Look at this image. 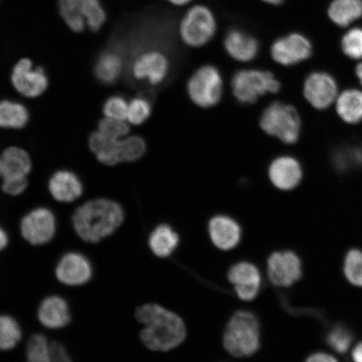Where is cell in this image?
Here are the masks:
<instances>
[{
    "label": "cell",
    "instance_id": "cell-1",
    "mask_svg": "<svg viewBox=\"0 0 362 362\" xmlns=\"http://www.w3.org/2000/svg\"><path fill=\"white\" fill-rule=\"evenodd\" d=\"M135 318L143 325L140 339L148 350L167 352L183 343L187 325L181 317L160 305L148 303L135 311Z\"/></svg>",
    "mask_w": 362,
    "mask_h": 362
},
{
    "label": "cell",
    "instance_id": "cell-2",
    "mask_svg": "<svg viewBox=\"0 0 362 362\" xmlns=\"http://www.w3.org/2000/svg\"><path fill=\"white\" fill-rule=\"evenodd\" d=\"M124 217L119 203L100 198L79 206L72 216V225L83 241L96 244L115 233L123 224Z\"/></svg>",
    "mask_w": 362,
    "mask_h": 362
},
{
    "label": "cell",
    "instance_id": "cell-3",
    "mask_svg": "<svg viewBox=\"0 0 362 362\" xmlns=\"http://www.w3.org/2000/svg\"><path fill=\"white\" fill-rule=\"evenodd\" d=\"M224 349L235 358H247L259 350L260 324L248 310H238L230 317L223 333Z\"/></svg>",
    "mask_w": 362,
    "mask_h": 362
},
{
    "label": "cell",
    "instance_id": "cell-4",
    "mask_svg": "<svg viewBox=\"0 0 362 362\" xmlns=\"http://www.w3.org/2000/svg\"><path fill=\"white\" fill-rule=\"evenodd\" d=\"M260 127L272 137L292 144L300 138L301 120L296 107L282 102H274L262 112Z\"/></svg>",
    "mask_w": 362,
    "mask_h": 362
},
{
    "label": "cell",
    "instance_id": "cell-5",
    "mask_svg": "<svg viewBox=\"0 0 362 362\" xmlns=\"http://www.w3.org/2000/svg\"><path fill=\"white\" fill-rule=\"evenodd\" d=\"M281 85L272 72L259 69L241 70L234 74L232 90L234 97L243 104H253L267 94H275Z\"/></svg>",
    "mask_w": 362,
    "mask_h": 362
},
{
    "label": "cell",
    "instance_id": "cell-6",
    "mask_svg": "<svg viewBox=\"0 0 362 362\" xmlns=\"http://www.w3.org/2000/svg\"><path fill=\"white\" fill-rule=\"evenodd\" d=\"M58 7L62 20L76 33H83L87 27L98 31L107 19L99 0H59Z\"/></svg>",
    "mask_w": 362,
    "mask_h": 362
},
{
    "label": "cell",
    "instance_id": "cell-7",
    "mask_svg": "<svg viewBox=\"0 0 362 362\" xmlns=\"http://www.w3.org/2000/svg\"><path fill=\"white\" fill-rule=\"evenodd\" d=\"M216 20L214 12L205 6L189 8L179 25L181 40L191 47H202L214 37Z\"/></svg>",
    "mask_w": 362,
    "mask_h": 362
},
{
    "label": "cell",
    "instance_id": "cell-8",
    "mask_svg": "<svg viewBox=\"0 0 362 362\" xmlns=\"http://www.w3.org/2000/svg\"><path fill=\"white\" fill-rule=\"evenodd\" d=\"M187 92L197 106L209 108L221 101L223 92V80L221 72L214 66H203L188 81Z\"/></svg>",
    "mask_w": 362,
    "mask_h": 362
},
{
    "label": "cell",
    "instance_id": "cell-9",
    "mask_svg": "<svg viewBox=\"0 0 362 362\" xmlns=\"http://www.w3.org/2000/svg\"><path fill=\"white\" fill-rule=\"evenodd\" d=\"M56 232V216L48 208H35L21 221L22 237L33 246H43L49 243L55 237Z\"/></svg>",
    "mask_w": 362,
    "mask_h": 362
},
{
    "label": "cell",
    "instance_id": "cell-10",
    "mask_svg": "<svg viewBox=\"0 0 362 362\" xmlns=\"http://www.w3.org/2000/svg\"><path fill=\"white\" fill-rule=\"evenodd\" d=\"M267 274L274 286L291 287L302 278V260L293 251H276L267 261Z\"/></svg>",
    "mask_w": 362,
    "mask_h": 362
},
{
    "label": "cell",
    "instance_id": "cell-11",
    "mask_svg": "<svg viewBox=\"0 0 362 362\" xmlns=\"http://www.w3.org/2000/svg\"><path fill=\"white\" fill-rule=\"evenodd\" d=\"M11 83L22 96L35 98L47 90L49 81L43 68L35 66L28 58H23L13 68Z\"/></svg>",
    "mask_w": 362,
    "mask_h": 362
},
{
    "label": "cell",
    "instance_id": "cell-12",
    "mask_svg": "<svg viewBox=\"0 0 362 362\" xmlns=\"http://www.w3.org/2000/svg\"><path fill=\"white\" fill-rule=\"evenodd\" d=\"M59 282L70 287L83 286L93 275L92 262L83 253L70 252L58 261L55 270Z\"/></svg>",
    "mask_w": 362,
    "mask_h": 362
},
{
    "label": "cell",
    "instance_id": "cell-13",
    "mask_svg": "<svg viewBox=\"0 0 362 362\" xmlns=\"http://www.w3.org/2000/svg\"><path fill=\"white\" fill-rule=\"evenodd\" d=\"M228 279L233 285L239 300L250 302L259 296L262 274L259 269L252 262L243 261L230 266L228 272Z\"/></svg>",
    "mask_w": 362,
    "mask_h": 362
},
{
    "label": "cell",
    "instance_id": "cell-14",
    "mask_svg": "<svg viewBox=\"0 0 362 362\" xmlns=\"http://www.w3.org/2000/svg\"><path fill=\"white\" fill-rule=\"evenodd\" d=\"M271 57L278 64L288 66L307 60L312 54V45L305 35L292 33L276 40L272 45Z\"/></svg>",
    "mask_w": 362,
    "mask_h": 362
},
{
    "label": "cell",
    "instance_id": "cell-15",
    "mask_svg": "<svg viewBox=\"0 0 362 362\" xmlns=\"http://www.w3.org/2000/svg\"><path fill=\"white\" fill-rule=\"evenodd\" d=\"M338 88L332 76L325 72H314L304 84L306 100L317 110H325L336 100Z\"/></svg>",
    "mask_w": 362,
    "mask_h": 362
},
{
    "label": "cell",
    "instance_id": "cell-16",
    "mask_svg": "<svg viewBox=\"0 0 362 362\" xmlns=\"http://www.w3.org/2000/svg\"><path fill=\"white\" fill-rule=\"evenodd\" d=\"M170 71V61L164 53L158 51L144 52L135 59L132 66L134 78L146 80L151 85L163 83Z\"/></svg>",
    "mask_w": 362,
    "mask_h": 362
},
{
    "label": "cell",
    "instance_id": "cell-17",
    "mask_svg": "<svg viewBox=\"0 0 362 362\" xmlns=\"http://www.w3.org/2000/svg\"><path fill=\"white\" fill-rule=\"evenodd\" d=\"M208 233L212 244L219 250L230 251L242 239V228L236 220L226 215H217L208 223Z\"/></svg>",
    "mask_w": 362,
    "mask_h": 362
},
{
    "label": "cell",
    "instance_id": "cell-18",
    "mask_svg": "<svg viewBox=\"0 0 362 362\" xmlns=\"http://www.w3.org/2000/svg\"><path fill=\"white\" fill-rule=\"evenodd\" d=\"M269 177L274 187L280 191H291L301 182L302 167L293 157L280 156L271 163Z\"/></svg>",
    "mask_w": 362,
    "mask_h": 362
},
{
    "label": "cell",
    "instance_id": "cell-19",
    "mask_svg": "<svg viewBox=\"0 0 362 362\" xmlns=\"http://www.w3.org/2000/svg\"><path fill=\"white\" fill-rule=\"evenodd\" d=\"M39 322L49 329L65 328L71 322L70 307L65 298L58 296L45 298L37 310Z\"/></svg>",
    "mask_w": 362,
    "mask_h": 362
},
{
    "label": "cell",
    "instance_id": "cell-20",
    "mask_svg": "<svg viewBox=\"0 0 362 362\" xmlns=\"http://www.w3.org/2000/svg\"><path fill=\"white\" fill-rule=\"evenodd\" d=\"M49 192L56 201L69 203L78 200L83 192L78 176L70 170H59L53 174L48 183Z\"/></svg>",
    "mask_w": 362,
    "mask_h": 362
},
{
    "label": "cell",
    "instance_id": "cell-21",
    "mask_svg": "<svg viewBox=\"0 0 362 362\" xmlns=\"http://www.w3.org/2000/svg\"><path fill=\"white\" fill-rule=\"evenodd\" d=\"M224 47L235 61L249 62L255 60L259 51L257 40L241 30L234 29L226 34Z\"/></svg>",
    "mask_w": 362,
    "mask_h": 362
},
{
    "label": "cell",
    "instance_id": "cell-22",
    "mask_svg": "<svg viewBox=\"0 0 362 362\" xmlns=\"http://www.w3.org/2000/svg\"><path fill=\"white\" fill-rule=\"evenodd\" d=\"M0 158L3 165V179L27 177L33 169L29 153L21 148H7Z\"/></svg>",
    "mask_w": 362,
    "mask_h": 362
},
{
    "label": "cell",
    "instance_id": "cell-23",
    "mask_svg": "<svg viewBox=\"0 0 362 362\" xmlns=\"http://www.w3.org/2000/svg\"><path fill=\"white\" fill-rule=\"evenodd\" d=\"M148 247L160 259L169 257L179 246V234L168 224H160L156 226L149 235Z\"/></svg>",
    "mask_w": 362,
    "mask_h": 362
},
{
    "label": "cell",
    "instance_id": "cell-24",
    "mask_svg": "<svg viewBox=\"0 0 362 362\" xmlns=\"http://www.w3.org/2000/svg\"><path fill=\"white\" fill-rule=\"evenodd\" d=\"M337 111L343 121L355 124L362 121V92L350 89L343 92L337 99Z\"/></svg>",
    "mask_w": 362,
    "mask_h": 362
},
{
    "label": "cell",
    "instance_id": "cell-25",
    "mask_svg": "<svg viewBox=\"0 0 362 362\" xmlns=\"http://www.w3.org/2000/svg\"><path fill=\"white\" fill-rule=\"evenodd\" d=\"M117 144L119 141L107 139L98 131L92 134L88 140L90 151L96 156L99 162L108 166L120 163Z\"/></svg>",
    "mask_w": 362,
    "mask_h": 362
},
{
    "label": "cell",
    "instance_id": "cell-26",
    "mask_svg": "<svg viewBox=\"0 0 362 362\" xmlns=\"http://www.w3.org/2000/svg\"><path fill=\"white\" fill-rule=\"evenodd\" d=\"M329 16L337 25L348 26L362 16V0H334Z\"/></svg>",
    "mask_w": 362,
    "mask_h": 362
},
{
    "label": "cell",
    "instance_id": "cell-27",
    "mask_svg": "<svg viewBox=\"0 0 362 362\" xmlns=\"http://www.w3.org/2000/svg\"><path fill=\"white\" fill-rule=\"evenodd\" d=\"M30 115L23 104L10 100L0 102V128L21 129L28 124Z\"/></svg>",
    "mask_w": 362,
    "mask_h": 362
},
{
    "label": "cell",
    "instance_id": "cell-28",
    "mask_svg": "<svg viewBox=\"0 0 362 362\" xmlns=\"http://www.w3.org/2000/svg\"><path fill=\"white\" fill-rule=\"evenodd\" d=\"M123 69V61L119 55L107 52L102 54L95 65V75L103 83L112 84L119 79Z\"/></svg>",
    "mask_w": 362,
    "mask_h": 362
},
{
    "label": "cell",
    "instance_id": "cell-29",
    "mask_svg": "<svg viewBox=\"0 0 362 362\" xmlns=\"http://www.w3.org/2000/svg\"><path fill=\"white\" fill-rule=\"evenodd\" d=\"M325 339L330 349L345 354L354 341V333L346 324L334 323L327 329Z\"/></svg>",
    "mask_w": 362,
    "mask_h": 362
},
{
    "label": "cell",
    "instance_id": "cell-30",
    "mask_svg": "<svg viewBox=\"0 0 362 362\" xmlns=\"http://www.w3.org/2000/svg\"><path fill=\"white\" fill-rule=\"evenodd\" d=\"M21 338L22 329L18 321L11 315H0V351L13 349Z\"/></svg>",
    "mask_w": 362,
    "mask_h": 362
},
{
    "label": "cell",
    "instance_id": "cell-31",
    "mask_svg": "<svg viewBox=\"0 0 362 362\" xmlns=\"http://www.w3.org/2000/svg\"><path fill=\"white\" fill-rule=\"evenodd\" d=\"M334 167L342 172L362 166V146L350 144L337 149L333 153Z\"/></svg>",
    "mask_w": 362,
    "mask_h": 362
},
{
    "label": "cell",
    "instance_id": "cell-32",
    "mask_svg": "<svg viewBox=\"0 0 362 362\" xmlns=\"http://www.w3.org/2000/svg\"><path fill=\"white\" fill-rule=\"evenodd\" d=\"M343 273L353 286L362 288V249L348 250L344 257Z\"/></svg>",
    "mask_w": 362,
    "mask_h": 362
},
{
    "label": "cell",
    "instance_id": "cell-33",
    "mask_svg": "<svg viewBox=\"0 0 362 362\" xmlns=\"http://www.w3.org/2000/svg\"><path fill=\"white\" fill-rule=\"evenodd\" d=\"M120 163L134 162L143 157L147 146L144 140L139 136H127L119 140L117 144Z\"/></svg>",
    "mask_w": 362,
    "mask_h": 362
},
{
    "label": "cell",
    "instance_id": "cell-34",
    "mask_svg": "<svg viewBox=\"0 0 362 362\" xmlns=\"http://www.w3.org/2000/svg\"><path fill=\"white\" fill-rule=\"evenodd\" d=\"M49 344L51 341L42 334L31 336L26 346V362H52Z\"/></svg>",
    "mask_w": 362,
    "mask_h": 362
},
{
    "label": "cell",
    "instance_id": "cell-35",
    "mask_svg": "<svg viewBox=\"0 0 362 362\" xmlns=\"http://www.w3.org/2000/svg\"><path fill=\"white\" fill-rule=\"evenodd\" d=\"M98 132L113 141H119L127 137L129 133V126L125 120L105 117L98 124Z\"/></svg>",
    "mask_w": 362,
    "mask_h": 362
},
{
    "label": "cell",
    "instance_id": "cell-36",
    "mask_svg": "<svg viewBox=\"0 0 362 362\" xmlns=\"http://www.w3.org/2000/svg\"><path fill=\"white\" fill-rule=\"evenodd\" d=\"M151 103L143 98H134L129 103L128 116L127 120L133 125H140L147 121L151 115Z\"/></svg>",
    "mask_w": 362,
    "mask_h": 362
},
{
    "label": "cell",
    "instance_id": "cell-37",
    "mask_svg": "<svg viewBox=\"0 0 362 362\" xmlns=\"http://www.w3.org/2000/svg\"><path fill=\"white\" fill-rule=\"evenodd\" d=\"M342 49L347 57L354 60L362 58V29L354 28L348 31L342 39Z\"/></svg>",
    "mask_w": 362,
    "mask_h": 362
},
{
    "label": "cell",
    "instance_id": "cell-38",
    "mask_svg": "<svg viewBox=\"0 0 362 362\" xmlns=\"http://www.w3.org/2000/svg\"><path fill=\"white\" fill-rule=\"evenodd\" d=\"M129 103L121 96H112L103 105V113L110 119L126 120L128 116Z\"/></svg>",
    "mask_w": 362,
    "mask_h": 362
},
{
    "label": "cell",
    "instance_id": "cell-39",
    "mask_svg": "<svg viewBox=\"0 0 362 362\" xmlns=\"http://www.w3.org/2000/svg\"><path fill=\"white\" fill-rule=\"evenodd\" d=\"M3 180V192L13 197L20 196L28 187V180L26 177L6 178Z\"/></svg>",
    "mask_w": 362,
    "mask_h": 362
},
{
    "label": "cell",
    "instance_id": "cell-40",
    "mask_svg": "<svg viewBox=\"0 0 362 362\" xmlns=\"http://www.w3.org/2000/svg\"><path fill=\"white\" fill-rule=\"evenodd\" d=\"M49 352L52 362H74L66 347L62 342L51 341Z\"/></svg>",
    "mask_w": 362,
    "mask_h": 362
},
{
    "label": "cell",
    "instance_id": "cell-41",
    "mask_svg": "<svg viewBox=\"0 0 362 362\" xmlns=\"http://www.w3.org/2000/svg\"><path fill=\"white\" fill-rule=\"evenodd\" d=\"M305 362H339L337 357L325 351H317L312 353L307 357Z\"/></svg>",
    "mask_w": 362,
    "mask_h": 362
},
{
    "label": "cell",
    "instance_id": "cell-42",
    "mask_svg": "<svg viewBox=\"0 0 362 362\" xmlns=\"http://www.w3.org/2000/svg\"><path fill=\"white\" fill-rule=\"evenodd\" d=\"M351 357L352 362H362V341L353 348Z\"/></svg>",
    "mask_w": 362,
    "mask_h": 362
},
{
    "label": "cell",
    "instance_id": "cell-43",
    "mask_svg": "<svg viewBox=\"0 0 362 362\" xmlns=\"http://www.w3.org/2000/svg\"><path fill=\"white\" fill-rule=\"evenodd\" d=\"M8 243H10V239H8V233L6 230L0 226V252L4 250V249L8 247Z\"/></svg>",
    "mask_w": 362,
    "mask_h": 362
},
{
    "label": "cell",
    "instance_id": "cell-44",
    "mask_svg": "<svg viewBox=\"0 0 362 362\" xmlns=\"http://www.w3.org/2000/svg\"><path fill=\"white\" fill-rule=\"evenodd\" d=\"M171 4H173L175 6H187V4L191 3L192 0H166Z\"/></svg>",
    "mask_w": 362,
    "mask_h": 362
},
{
    "label": "cell",
    "instance_id": "cell-45",
    "mask_svg": "<svg viewBox=\"0 0 362 362\" xmlns=\"http://www.w3.org/2000/svg\"><path fill=\"white\" fill-rule=\"evenodd\" d=\"M262 1L272 4V6H279V4H283L285 0H262Z\"/></svg>",
    "mask_w": 362,
    "mask_h": 362
},
{
    "label": "cell",
    "instance_id": "cell-46",
    "mask_svg": "<svg viewBox=\"0 0 362 362\" xmlns=\"http://www.w3.org/2000/svg\"><path fill=\"white\" fill-rule=\"evenodd\" d=\"M356 71L357 78H359L360 83L362 85V62L360 63L358 66H357Z\"/></svg>",
    "mask_w": 362,
    "mask_h": 362
},
{
    "label": "cell",
    "instance_id": "cell-47",
    "mask_svg": "<svg viewBox=\"0 0 362 362\" xmlns=\"http://www.w3.org/2000/svg\"><path fill=\"white\" fill-rule=\"evenodd\" d=\"M0 177H3V165L1 158H0Z\"/></svg>",
    "mask_w": 362,
    "mask_h": 362
}]
</instances>
